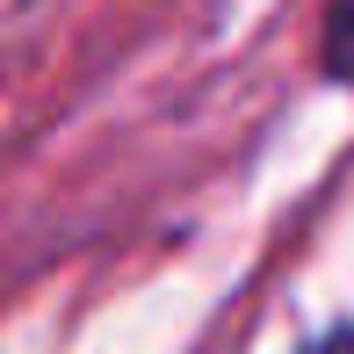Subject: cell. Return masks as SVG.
I'll list each match as a JSON object with an SVG mask.
<instances>
[{"label":"cell","instance_id":"1","mask_svg":"<svg viewBox=\"0 0 354 354\" xmlns=\"http://www.w3.org/2000/svg\"><path fill=\"white\" fill-rule=\"evenodd\" d=\"M326 73L354 80V0H333V15H326Z\"/></svg>","mask_w":354,"mask_h":354},{"label":"cell","instance_id":"2","mask_svg":"<svg viewBox=\"0 0 354 354\" xmlns=\"http://www.w3.org/2000/svg\"><path fill=\"white\" fill-rule=\"evenodd\" d=\"M304 354H354V326H333L326 340H311V347H304Z\"/></svg>","mask_w":354,"mask_h":354}]
</instances>
